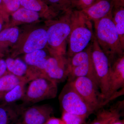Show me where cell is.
Listing matches in <instances>:
<instances>
[{
    "label": "cell",
    "instance_id": "obj_1",
    "mask_svg": "<svg viewBox=\"0 0 124 124\" xmlns=\"http://www.w3.org/2000/svg\"><path fill=\"white\" fill-rule=\"evenodd\" d=\"M93 22L95 38L111 64L117 58L124 55V48L112 21V12Z\"/></svg>",
    "mask_w": 124,
    "mask_h": 124
},
{
    "label": "cell",
    "instance_id": "obj_2",
    "mask_svg": "<svg viewBox=\"0 0 124 124\" xmlns=\"http://www.w3.org/2000/svg\"><path fill=\"white\" fill-rule=\"evenodd\" d=\"M94 36L91 22L87 19L80 10H73L71 14V31L68 40L67 58H70L87 48Z\"/></svg>",
    "mask_w": 124,
    "mask_h": 124
},
{
    "label": "cell",
    "instance_id": "obj_3",
    "mask_svg": "<svg viewBox=\"0 0 124 124\" xmlns=\"http://www.w3.org/2000/svg\"><path fill=\"white\" fill-rule=\"evenodd\" d=\"M73 10L64 13L59 20L50 26L47 31L48 43L51 54L65 55L66 45L71 29V14Z\"/></svg>",
    "mask_w": 124,
    "mask_h": 124
},
{
    "label": "cell",
    "instance_id": "obj_4",
    "mask_svg": "<svg viewBox=\"0 0 124 124\" xmlns=\"http://www.w3.org/2000/svg\"><path fill=\"white\" fill-rule=\"evenodd\" d=\"M22 101L25 106L54 98L58 93L57 83L44 75L31 81Z\"/></svg>",
    "mask_w": 124,
    "mask_h": 124
},
{
    "label": "cell",
    "instance_id": "obj_5",
    "mask_svg": "<svg viewBox=\"0 0 124 124\" xmlns=\"http://www.w3.org/2000/svg\"><path fill=\"white\" fill-rule=\"evenodd\" d=\"M91 55L99 83L100 92L103 99L107 100L111 64L110 60L100 48L94 36L91 42Z\"/></svg>",
    "mask_w": 124,
    "mask_h": 124
},
{
    "label": "cell",
    "instance_id": "obj_6",
    "mask_svg": "<svg viewBox=\"0 0 124 124\" xmlns=\"http://www.w3.org/2000/svg\"><path fill=\"white\" fill-rule=\"evenodd\" d=\"M63 111L80 116L86 119L95 112L67 82L63 88L59 97Z\"/></svg>",
    "mask_w": 124,
    "mask_h": 124
},
{
    "label": "cell",
    "instance_id": "obj_7",
    "mask_svg": "<svg viewBox=\"0 0 124 124\" xmlns=\"http://www.w3.org/2000/svg\"><path fill=\"white\" fill-rule=\"evenodd\" d=\"M70 82L85 102L95 112L108 103L103 99L101 93L99 91V87L89 78L78 77Z\"/></svg>",
    "mask_w": 124,
    "mask_h": 124
},
{
    "label": "cell",
    "instance_id": "obj_8",
    "mask_svg": "<svg viewBox=\"0 0 124 124\" xmlns=\"http://www.w3.org/2000/svg\"><path fill=\"white\" fill-rule=\"evenodd\" d=\"M65 55L53 54L47 59L44 75L57 84L64 82L69 75V60Z\"/></svg>",
    "mask_w": 124,
    "mask_h": 124
},
{
    "label": "cell",
    "instance_id": "obj_9",
    "mask_svg": "<svg viewBox=\"0 0 124 124\" xmlns=\"http://www.w3.org/2000/svg\"><path fill=\"white\" fill-rule=\"evenodd\" d=\"M124 55L117 58L112 63L107 100L110 101L124 93Z\"/></svg>",
    "mask_w": 124,
    "mask_h": 124
},
{
    "label": "cell",
    "instance_id": "obj_10",
    "mask_svg": "<svg viewBox=\"0 0 124 124\" xmlns=\"http://www.w3.org/2000/svg\"><path fill=\"white\" fill-rule=\"evenodd\" d=\"M54 113L49 104L33 105L24 108L20 120L22 124H45Z\"/></svg>",
    "mask_w": 124,
    "mask_h": 124
},
{
    "label": "cell",
    "instance_id": "obj_11",
    "mask_svg": "<svg viewBox=\"0 0 124 124\" xmlns=\"http://www.w3.org/2000/svg\"><path fill=\"white\" fill-rule=\"evenodd\" d=\"M6 62L9 73L22 78L28 83L43 75L32 67L28 66L25 62L20 59L9 58Z\"/></svg>",
    "mask_w": 124,
    "mask_h": 124
},
{
    "label": "cell",
    "instance_id": "obj_12",
    "mask_svg": "<svg viewBox=\"0 0 124 124\" xmlns=\"http://www.w3.org/2000/svg\"><path fill=\"white\" fill-rule=\"evenodd\" d=\"M113 7L112 0H95L89 7L79 10L87 19L94 22L108 15Z\"/></svg>",
    "mask_w": 124,
    "mask_h": 124
},
{
    "label": "cell",
    "instance_id": "obj_13",
    "mask_svg": "<svg viewBox=\"0 0 124 124\" xmlns=\"http://www.w3.org/2000/svg\"><path fill=\"white\" fill-rule=\"evenodd\" d=\"M102 108L96 112V116L89 124H111L121 118L124 108V100L119 101L110 108Z\"/></svg>",
    "mask_w": 124,
    "mask_h": 124
},
{
    "label": "cell",
    "instance_id": "obj_14",
    "mask_svg": "<svg viewBox=\"0 0 124 124\" xmlns=\"http://www.w3.org/2000/svg\"><path fill=\"white\" fill-rule=\"evenodd\" d=\"M79 77H86L89 78L99 88L98 78L92 58L79 66L70 69L67 79L68 82H71Z\"/></svg>",
    "mask_w": 124,
    "mask_h": 124
},
{
    "label": "cell",
    "instance_id": "obj_15",
    "mask_svg": "<svg viewBox=\"0 0 124 124\" xmlns=\"http://www.w3.org/2000/svg\"><path fill=\"white\" fill-rule=\"evenodd\" d=\"M48 43L47 31L40 28L33 31L29 35L24 44L23 51L27 54L42 49Z\"/></svg>",
    "mask_w": 124,
    "mask_h": 124
},
{
    "label": "cell",
    "instance_id": "obj_16",
    "mask_svg": "<svg viewBox=\"0 0 124 124\" xmlns=\"http://www.w3.org/2000/svg\"><path fill=\"white\" fill-rule=\"evenodd\" d=\"M26 106L15 103L0 107V124H15L19 121Z\"/></svg>",
    "mask_w": 124,
    "mask_h": 124
},
{
    "label": "cell",
    "instance_id": "obj_17",
    "mask_svg": "<svg viewBox=\"0 0 124 124\" xmlns=\"http://www.w3.org/2000/svg\"><path fill=\"white\" fill-rule=\"evenodd\" d=\"M51 55H48L43 50H38L26 54L24 60L28 66L32 67L44 75L47 59Z\"/></svg>",
    "mask_w": 124,
    "mask_h": 124
},
{
    "label": "cell",
    "instance_id": "obj_18",
    "mask_svg": "<svg viewBox=\"0 0 124 124\" xmlns=\"http://www.w3.org/2000/svg\"><path fill=\"white\" fill-rule=\"evenodd\" d=\"M20 6L24 8L38 13L42 12L48 16H54L57 13L41 0H20Z\"/></svg>",
    "mask_w": 124,
    "mask_h": 124
},
{
    "label": "cell",
    "instance_id": "obj_19",
    "mask_svg": "<svg viewBox=\"0 0 124 124\" xmlns=\"http://www.w3.org/2000/svg\"><path fill=\"white\" fill-rule=\"evenodd\" d=\"M112 14V21L115 26L121 44L124 48V7H113Z\"/></svg>",
    "mask_w": 124,
    "mask_h": 124
},
{
    "label": "cell",
    "instance_id": "obj_20",
    "mask_svg": "<svg viewBox=\"0 0 124 124\" xmlns=\"http://www.w3.org/2000/svg\"><path fill=\"white\" fill-rule=\"evenodd\" d=\"M27 84L26 82H21L11 90L6 93L4 96L5 104H13L19 100H22L25 95Z\"/></svg>",
    "mask_w": 124,
    "mask_h": 124
},
{
    "label": "cell",
    "instance_id": "obj_21",
    "mask_svg": "<svg viewBox=\"0 0 124 124\" xmlns=\"http://www.w3.org/2000/svg\"><path fill=\"white\" fill-rule=\"evenodd\" d=\"M22 82H27L11 73H7L0 78V92L5 93Z\"/></svg>",
    "mask_w": 124,
    "mask_h": 124
},
{
    "label": "cell",
    "instance_id": "obj_22",
    "mask_svg": "<svg viewBox=\"0 0 124 124\" xmlns=\"http://www.w3.org/2000/svg\"><path fill=\"white\" fill-rule=\"evenodd\" d=\"M14 19L19 22L31 23L38 20L39 17L38 13L20 7L13 15Z\"/></svg>",
    "mask_w": 124,
    "mask_h": 124
},
{
    "label": "cell",
    "instance_id": "obj_23",
    "mask_svg": "<svg viewBox=\"0 0 124 124\" xmlns=\"http://www.w3.org/2000/svg\"><path fill=\"white\" fill-rule=\"evenodd\" d=\"M50 7L56 13H63L74 9L73 0H46Z\"/></svg>",
    "mask_w": 124,
    "mask_h": 124
},
{
    "label": "cell",
    "instance_id": "obj_24",
    "mask_svg": "<svg viewBox=\"0 0 124 124\" xmlns=\"http://www.w3.org/2000/svg\"><path fill=\"white\" fill-rule=\"evenodd\" d=\"M18 29L15 28L6 29L0 33V41H8L12 43L17 41L19 36Z\"/></svg>",
    "mask_w": 124,
    "mask_h": 124
},
{
    "label": "cell",
    "instance_id": "obj_25",
    "mask_svg": "<svg viewBox=\"0 0 124 124\" xmlns=\"http://www.w3.org/2000/svg\"><path fill=\"white\" fill-rule=\"evenodd\" d=\"M62 119L65 124H84L86 119L80 116L63 111Z\"/></svg>",
    "mask_w": 124,
    "mask_h": 124
},
{
    "label": "cell",
    "instance_id": "obj_26",
    "mask_svg": "<svg viewBox=\"0 0 124 124\" xmlns=\"http://www.w3.org/2000/svg\"><path fill=\"white\" fill-rule=\"evenodd\" d=\"M95 0H73L74 9L81 10L91 5Z\"/></svg>",
    "mask_w": 124,
    "mask_h": 124
},
{
    "label": "cell",
    "instance_id": "obj_27",
    "mask_svg": "<svg viewBox=\"0 0 124 124\" xmlns=\"http://www.w3.org/2000/svg\"><path fill=\"white\" fill-rule=\"evenodd\" d=\"M8 11L14 12L20 8V0H2Z\"/></svg>",
    "mask_w": 124,
    "mask_h": 124
},
{
    "label": "cell",
    "instance_id": "obj_28",
    "mask_svg": "<svg viewBox=\"0 0 124 124\" xmlns=\"http://www.w3.org/2000/svg\"><path fill=\"white\" fill-rule=\"evenodd\" d=\"M7 67L5 60L0 59V78L9 73L7 72Z\"/></svg>",
    "mask_w": 124,
    "mask_h": 124
},
{
    "label": "cell",
    "instance_id": "obj_29",
    "mask_svg": "<svg viewBox=\"0 0 124 124\" xmlns=\"http://www.w3.org/2000/svg\"><path fill=\"white\" fill-rule=\"evenodd\" d=\"M45 124H65L62 119L51 116Z\"/></svg>",
    "mask_w": 124,
    "mask_h": 124
},
{
    "label": "cell",
    "instance_id": "obj_30",
    "mask_svg": "<svg viewBox=\"0 0 124 124\" xmlns=\"http://www.w3.org/2000/svg\"><path fill=\"white\" fill-rule=\"evenodd\" d=\"M113 7L122 6L124 7V0H112Z\"/></svg>",
    "mask_w": 124,
    "mask_h": 124
},
{
    "label": "cell",
    "instance_id": "obj_31",
    "mask_svg": "<svg viewBox=\"0 0 124 124\" xmlns=\"http://www.w3.org/2000/svg\"><path fill=\"white\" fill-rule=\"evenodd\" d=\"M111 124H124V119L121 120L120 118L116 120Z\"/></svg>",
    "mask_w": 124,
    "mask_h": 124
},
{
    "label": "cell",
    "instance_id": "obj_32",
    "mask_svg": "<svg viewBox=\"0 0 124 124\" xmlns=\"http://www.w3.org/2000/svg\"><path fill=\"white\" fill-rule=\"evenodd\" d=\"M5 94L4 93L0 92V97L2 96V95H4V94Z\"/></svg>",
    "mask_w": 124,
    "mask_h": 124
},
{
    "label": "cell",
    "instance_id": "obj_33",
    "mask_svg": "<svg viewBox=\"0 0 124 124\" xmlns=\"http://www.w3.org/2000/svg\"><path fill=\"white\" fill-rule=\"evenodd\" d=\"M15 124H21V122H20V120H19V121H18L17 122V123H16Z\"/></svg>",
    "mask_w": 124,
    "mask_h": 124
},
{
    "label": "cell",
    "instance_id": "obj_34",
    "mask_svg": "<svg viewBox=\"0 0 124 124\" xmlns=\"http://www.w3.org/2000/svg\"><path fill=\"white\" fill-rule=\"evenodd\" d=\"M1 28H2V25H1V24L0 23V31L1 30Z\"/></svg>",
    "mask_w": 124,
    "mask_h": 124
},
{
    "label": "cell",
    "instance_id": "obj_35",
    "mask_svg": "<svg viewBox=\"0 0 124 124\" xmlns=\"http://www.w3.org/2000/svg\"><path fill=\"white\" fill-rule=\"evenodd\" d=\"M2 0H0V4H1V2H2Z\"/></svg>",
    "mask_w": 124,
    "mask_h": 124
}]
</instances>
